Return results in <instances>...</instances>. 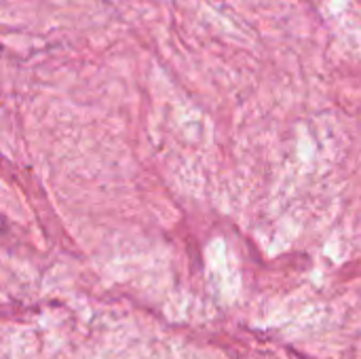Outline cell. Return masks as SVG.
<instances>
[{"instance_id": "obj_1", "label": "cell", "mask_w": 361, "mask_h": 359, "mask_svg": "<svg viewBox=\"0 0 361 359\" xmlns=\"http://www.w3.org/2000/svg\"><path fill=\"white\" fill-rule=\"evenodd\" d=\"M4 231H6V220L0 216V233H4Z\"/></svg>"}]
</instances>
